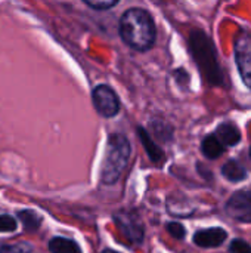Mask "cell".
<instances>
[{
	"label": "cell",
	"instance_id": "obj_1",
	"mask_svg": "<svg viewBox=\"0 0 251 253\" xmlns=\"http://www.w3.org/2000/svg\"><path fill=\"white\" fill-rule=\"evenodd\" d=\"M120 36L135 50H148L155 43L157 30L152 16L141 7L127 9L120 19Z\"/></svg>",
	"mask_w": 251,
	"mask_h": 253
},
{
	"label": "cell",
	"instance_id": "obj_2",
	"mask_svg": "<svg viewBox=\"0 0 251 253\" xmlns=\"http://www.w3.org/2000/svg\"><path fill=\"white\" fill-rule=\"evenodd\" d=\"M130 142L123 133H111L107 144V154L102 163L101 182L105 185L115 184L127 168L130 159Z\"/></svg>",
	"mask_w": 251,
	"mask_h": 253
},
{
	"label": "cell",
	"instance_id": "obj_3",
	"mask_svg": "<svg viewBox=\"0 0 251 253\" xmlns=\"http://www.w3.org/2000/svg\"><path fill=\"white\" fill-rule=\"evenodd\" d=\"M189 42H191V50L195 58V62L198 64L204 77L212 84H220L223 77H222L220 67L217 64L216 50L210 39L203 31H192Z\"/></svg>",
	"mask_w": 251,
	"mask_h": 253
},
{
	"label": "cell",
	"instance_id": "obj_4",
	"mask_svg": "<svg viewBox=\"0 0 251 253\" xmlns=\"http://www.w3.org/2000/svg\"><path fill=\"white\" fill-rule=\"evenodd\" d=\"M92 101L95 110L107 119H111L120 111V101L117 93L107 84H99L92 92Z\"/></svg>",
	"mask_w": 251,
	"mask_h": 253
},
{
	"label": "cell",
	"instance_id": "obj_5",
	"mask_svg": "<svg viewBox=\"0 0 251 253\" xmlns=\"http://www.w3.org/2000/svg\"><path fill=\"white\" fill-rule=\"evenodd\" d=\"M235 61L243 82L251 89V36L243 33L235 40Z\"/></svg>",
	"mask_w": 251,
	"mask_h": 253
},
{
	"label": "cell",
	"instance_id": "obj_6",
	"mask_svg": "<svg viewBox=\"0 0 251 253\" xmlns=\"http://www.w3.org/2000/svg\"><path fill=\"white\" fill-rule=\"evenodd\" d=\"M114 221L123 236L132 242L133 245H141L145 237V230L139 219L133 213H126V212H118L114 215Z\"/></svg>",
	"mask_w": 251,
	"mask_h": 253
},
{
	"label": "cell",
	"instance_id": "obj_7",
	"mask_svg": "<svg viewBox=\"0 0 251 253\" xmlns=\"http://www.w3.org/2000/svg\"><path fill=\"white\" fill-rule=\"evenodd\" d=\"M226 212L234 219L251 222V190H241L232 194L226 203Z\"/></svg>",
	"mask_w": 251,
	"mask_h": 253
},
{
	"label": "cell",
	"instance_id": "obj_8",
	"mask_svg": "<svg viewBox=\"0 0 251 253\" xmlns=\"http://www.w3.org/2000/svg\"><path fill=\"white\" fill-rule=\"evenodd\" d=\"M228 234L223 228H206V230H200L195 233L194 236V243L198 248L203 249H212V248H219L225 243Z\"/></svg>",
	"mask_w": 251,
	"mask_h": 253
},
{
	"label": "cell",
	"instance_id": "obj_9",
	"mask_svg": "<svg viewBox=\"0 0 251 253\" xmlns=\"http://www.w3.org/2000/svg\"><path fill=\"white\" fill-rule=\"evenodd\" d=\"M216 136L217 139L223 144V145H228V147H234L240 142L241 139V133L238 130V127L234 125V123H222L217 126L216 129Z\"/></svg>",
	"mask_w": 251,
	"mask_h": 253
},
{
	"label": "cell",
	"instance_id": "obj_10",
	"mask_svg": "<svg viewBox=\"0 0 251 253\" xmlns=\"http://www.w3.org/2000/svg\"><path fill=\"white\" fill-rule=\"evenodd\" d=\"M138 133H139V138H141V141H142V145H143V148H145L148 157H149L154 163H161V162L164 160V151L152 141V138L149 136V133H148L145 129L139 127Z\"/></svg>",
	"mask_w": 251,
	"mask_h": 253
},
{
	"label": "cell",
	"instance_id": "obj_11",
	"mask_svg": "<svg viewBox=\"0 0 251 253\" xmlns=\"http://www.w3.org/2000/svg\"><path fill=\"white\" fill-rule=\"evenodd\" d=\"M49 251L50 253H81L80 246L67 237H53L49 242Z\"/></svg>",
	"mask_w": 251,
	"mask_h": 253
},
{
	"label": "cell",
	"instance_id": "obj_12",
	"mask_svg": "<svg viewBox=\"0 0 251 253\" xmlns=\"http://www.w3.org/2000/svg\"><path fill=\"white\" fill-rule=\"evenodd\" d=\"M201 150L204 153L206 157L209 159H217L223 154L225 151V145L217 139L216 135H209L203 139V144H201Z\"/></svg>",
	"mask_w": 251,
	"mask_h": 253
},
{
	"label": "cell",
	"instance_id": "obj_13",
	"mask_svg": "<svg viewBox=\"0 0 251 253\" xmlns=\"http://www.w3.org/2000/svg\"><path fill=\"white\" fill-rule=\"evenodd\" d=\"M222 175L229 179L231 182H238L246 179L247 176V170L244 169V166H241L238 162L235 160H229L222 166Z\"/></svg>",
	"mask_w": 251,
	"mask_h": 253
},
{
	"label": "cell",
	"instance_id": "obj_14",
	"mask_svg": "<svg viewBox=\"0 0 251 253\" xmlns=\"http://www.w3.org/2000/svg\"><path fill=\"white\" fill-rule=\"evenodd\" d=\"M33 252V246L28 243H15V245H4L0 248V253H31Z\"/></svg>",
	"mask_w": 251,
	"mask_h": 253
},
{
	"label": "cell",
	"instance_id": "obj_15",
	"mask_svg": "<svg viewBox=\"0 0 251 253\" xmlns=\"http://www.w3.org/2000/svg\"><path fill=\"white\" fill-rule=\"evenodd\" d=\"M19 218L22 219V222L25 224L27 228H37L40 224V216L36 212H30V211H24L19 213Z\"/></svg>",
	"mask_w": 251,
	"mask_h": 253
},
{
	"label": "cell",
	"instance_id": "obj_16",
	"mask_svg": "<svg viewBox=\"0 0 251 253\" xmlns=\"http://www.w3.org/2000/svg\"><path fill=\"white\" fill-rule=\"evenodd\" d=\"M84 3L89 7L96 9V10H107V9H111L118 4L117 0H84Z\"/></svg>",
	"mask_w": 251,
	"mask_h": 253
},
{
	"label": "cell",
	"instance_id": "obj_17",
	"mask_svg": "<svg viewBox=\"0 0 251 253\" xmlns=\"http://www.w3.org/2000/svg\"><path fill=\"white\" fill-rule=\"evenodd\" d=\"M18 228L15 218L10 215H0V233H12Z\"/></svg>",
	"mask_w": 251,
	"mask_h": 253
},
{
	"label": "cell",
	"instance_id": "obj_18",
	"mask_svg": "<svg viewBox=\"0 0 251 253\" xmlns=\"http://www.w3.org/2000/svg\"><path fill=\"white\" fill-rule=\"evenodd\" d=\"M166 228H167V231H169V234H170L172 237H175V239H178V240H183V239H185L186 230H185V227L180 225L179 222H169V224L166 225Z\"/></svg>",
	"mask_w": 251,
	"mask_h": 253
},
{
	"label": "cell",
	"instance_id": "obj_19",
	"mask_svg": "<svg viewBox=\"0 0 251 253\" xmlns=\"http://www.w3.org/2000/svg\"><path fill=\"white\" fill-rule=\"evenodd\" d=\"M229 252L251 253V246L247 243V242H244V240H241V239H237V240H234V242L231 243V246H229Z\"/></svg>",
	"mask_w": 251,
	"mask_h": 253
},
{
	"label": "cell",
	"instance_id": "obj_20",
	"mask_svg": "<svg viewBox=\"0 0 251 253\" xmlns=\"http://www.w3.org/2000/svg\"><path fill=\"white\" fill-rule=\"evenodd\" d=\"M102 253H117V252H114V251H111V249H107V251H104Z\"/></svg>",
	"mask_w": 251,
	"mask_h": 253
},
{
	"label": "cell",
	"instance_id": "obj_21",
	"mask_svg": "<svg viewBox=\"0 0 251 253\" xmlns=\"http://www.w3.org/2000/svg\"><path fill=\"white\" fill-rule=\"evenodd\" d=\"M250 157H251V148H250Z\"/></svg>",
	"mask_w": 251,
	"mask_h": 253
}]
</instances>
